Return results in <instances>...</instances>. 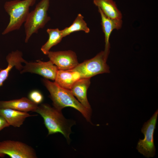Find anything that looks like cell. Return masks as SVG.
Returning <instances> with one entry per match:
<instances>
[{"mask_svg":"<svg viewBox=\"0 0 158 158\" xmlns=\"http://www.w3.org/2000/svg\"><path fill=\"white\" fill-rule=\"evenodd\" d=\"M42 82L49 92L54 107L60 111L66 107L73 108L80 111L89 122H90L91 109H87L74 97L69 90L59 86L54 82L44 78Z\"/></svg>","mask_w":158,"mask_h":158,"instance_id":"6da1fadb","label":"cell"},{"mask_svg":"<svg viewBox=\"0 0 158 158\" xmlns=\"http://www.w3.org/2000/svg\"><path fill=\"white\" fill-rule=\"evenodd\" d=\"M35 112L40 114L43 119L44 123L48 131V135L58 133L63 134L68 141L71 131V127L73 123L66 119L61 111L47 104L38 106Z\"/></svg>","mask_w":158,"mask_h":158,"instance_id":"7a4b0ae2","label":"cell"},{"mask_svg":"<svg viewBox=\"0 0 158 158\" xmlns=\"http://www.w3.org/2000/svg\"><path fill=\"white\" fill-rule=\"evenodd\" d=\"M36 1L13 0L6 2L4 7L10 16V20L2 34L19 29L26 20L30 7L35 4Z\"/></svg>","mask_w":158,"mask_h":158,"instance_id":"3957f363","label":"cell"},{"mask_svg":"<svg viewBox=\"0 0 158 158\" xmlns=\"http://www.w3.org/2000/svg\"><path fill=\"white\" fill-rule=\"evenodd\" d=\"M50 1V0H41L35 9L29 12L24 23L25 43L28 42L33 34L37 33L39 30L44 27L50 20L47 13Z\"/></svg>","mask_w":158,"mask_h":158,"instance_id":"277c9868","label":"cell"},{"mask_svg":"<svg viewBox=\"0 0 158 158\" xmlns=\"http://www.w3.org/2000/svg\"><path fill=\"white\" fill-rule=\"evenodd\" d=\"M108 56L101 51L95 57L78 64L71 71L78 72L80 78H90L98 74L109 73L110 68L107 63Z\"/></svg>","mask_w":158,"mask_h":158,"instance_id":"5b68a950","label":"cell"},{"mask_svg":"<svg viewBox=\"0 0 158 158\" xmlns=\"http://www.w3.org/2000/svg\"><path fill=\"white\" fill-rule=\"evenodd\" d=\"M158 114L157 110L150 118L143 124L141 132L144 135V138L139 139L136 147L138 152L147 158L154 157L155 154L153 135Z\"/></svg>","mask_w":158,"mask_h":158,"instance_id":"8992f818","label":"cell"},{"mask_svg":"<svg viewBox=\"0 0 158 158\" xmlns=\"http://www.w3.org/2000/svg\"><path fill=\"white\" fill-rule=\"evenodd\" d=\"M0 154L12 158H36L34 149L23 142L7 140L0 142Z\"/></svg>","mask_w":158,"mask_h":158,"instance_id":"52a82bcc","label":"cell"},{"mask_svg":"<svg viewBox=\"0 0 158 158\" xmlns=\"http://www.w3.org/2000/svg\"><path fill=\"white\" fill-rule=\"evenodd\" d=\"M20 71L21 73H30L40 75L47 79L54 80L58 71L50 61L47 62L38 60L35 62L26 61Z\"/></svg>","mask_w":158,"mask_h":158,"instance_id":"ba28073f","label":"cell"},{"mask_svg":"<svg viewBox=\"0 0 158 158\" xmlns=\"http://www.w3.org/2000/svg\"><path fill=\"white\" fill-rule=\"evenodd\" d=\"M47 55L59 70H71L79 63L76 53L71 50L49 51Z\"/></svg>","mask_w":158,"mask_h":158,"instance_id":"9c48e42d","label":"cell"},{"mask_svg":"<svg viewBox=\"0 0 158 158\" xmlns=\"http://www.w3.org/2000/svg\"><path fill=\"white\" fill-rule=\"evenodd\" d=\"M98 11L101 16V24L104 35L105 44L104 51L105 55L108 56L110 52L109 40L111 35L114 30H118L121 28L123 22L122 19H113L107 17L99 8Z\"/></svg>","mask_w":158,"mask_h":158,"instance_id":"30bf717a","label":"cell"},{"mask_svg":"<svg viewBox=\"0 0 158 158\" xmlns=\"http://www.w3.org/2000/svg\"><path fill=\"white\" fill-rule=\"evenodd\" d=\"M8 63L7 67L0 71V87L7 79L10 71L14 67L17 70L21 71L23 68L22 63L26 61L23 57V53L20 51L17 50L9 53L6 57Z\"/></svg>","mask_w":158,"mask_h":158,"instance_id":"8fae6325","label":"cell"},{"mask_svg":"<svg viewBox=\"0 0 158 158\" xmlns=\"http://www.w3.org/2000/svg\"><path fill=\"white\" fill-rule=\"evenodd\" d=\"M38 106L25 97L8 101L0 100L1 108H9L24 112H35Z\"/></svg>","mask_w":158,"mask_h":158,"instance_id":"7c38bea8","label":"cell"},{"mask_svg":"<svg viewBox=\"0 0 158 158\" xmlns=\"http://www.w3.org/2000/svg\"><path fill=\"white\" fill-rule=\"evenodd\" d=\"M27 112L9 108H0V116L3 118L10 126L19 127L28 117L34 116Z\"/></svg>","mask_w":158,"mask_h":158,"instance_id":"4fadbf2b","label":"cell"},{"mask_svg":"<svg viewBox=\"0 0 158 158\" xmlns=\"http://www.w3.org/2000/svg\"><path fill=\"white\" fill-rule=\"evenodd\" d=\"M90 79H80L74 84L70 90L82 105L89 109H91V108L87 98V91L90 84Z\"/></svg>","mask_w":158,"mask_h":158,"instance_id":"5bb4252c","label":"cell"},{"mask_svg":"<svg viewBox=\"0 0 158 158\" xmlns=\"http://www.w3.org/2000/svg\"><path fill=\"white\" fill-rule=\"evenodd\" d=\"M80 79V74L77 72L71 70H58L54 82L61 87L70 90Z\"/></svg>","mask_w":158,"mask_h":158,"instance_id":"9a60e30c","label":"cell"},{"mask_svg":"<svg viewBox=\"0 0 158 158\" xmlns=\"http://www.w3.org/2000/svg\"><path fill=\"white\" fill-rule=\"evenodd\" d=\"M94 4L107 17L115 19H122V14L114 0H93Z\"/></svg>","mask_w":158,"mask_h":158,"instance_id":"2e32d148","label":"cell"},{"mask_svg":"<svg viewBox=\"0 0 158 158\" xmlns=\"http://www.w3.org/2000/svg\"><path fill=\"white\" fill-rule=\"evenodd\" d=\"M47 32L49 35V38L47 42L42 46L41 50L44 54L47 55L50 49L60 43L63 37L61 30L58 28H48Z\"/></svg>","mask_w":158,"mask_h":158,"instance_id":"e0dca14e","label":"cell"},{"mask_svg":"<svg viewBox=\"0 0 158 158\" xmlns=\"http://www.w3.org/2000/svg\"><path fill=\"white\" fill-rule=\"evenodd\" d=\"M79 31H83L86 33H88L90 32V29L84 19V17L80 13L77 15L70 26L61 30L63 37L73 32Z\"/></svg>","mask_w":158,"mask_h":158,"instance_id":"ac0fdd59","label":"cell"},{"mask_svg":"<svg viewBox=\"0 0 158 158\" xmlns=\"http://www.w3.org/2000/svg\"><path fill=\"white\" fill-rule=\"evenodd\" d=\"M28 99L34 103L38 105L43 101L44 97L42 93L37 90H34L29 94Z\"/></svg>","mask_w":158,"mask_h":158,"instance_id":"d6986e66","label":"cell"},{"mask_svg":"<svg viewBox=\"0 0 158 158\" xmlns=\"http://www.w3.org/2000/svg\"><path fill=\"white\" fill-rule=\"evenodd\" d=\"M10 125L6 121L0 116V131L5 128L9 127Z\"/></svg>","mask_w":158,"mask_h":158,"instance_id":"ffe728a7","label":"cell"},{"mask_svg":"<svg viewBox=\"0 0 158 158\" xmlns=\"http://www.w3.org/2000/svg\"><path fill=\"white\" fill-rule=\"evenodd\" d=\"M5 156V155L2 154H0V157H4Z\"/></svg>","mask_w":158,"mask_h":158,"instance_id":"44dd1931","label":"cell"},{"mask_svg":"<svg viewBox=\"0 0 158 158\" xmlns=\"http://www.w3.org/2000/svg\"><path fill=\"white\" fill-rule=\"evenodd\" d=\"M2 69L1 68H0V71Z\"/></svg>","mask_w":158,"mask_h":158,"instance_id":"7402d4cb","label":"cell"}]
</instances>
